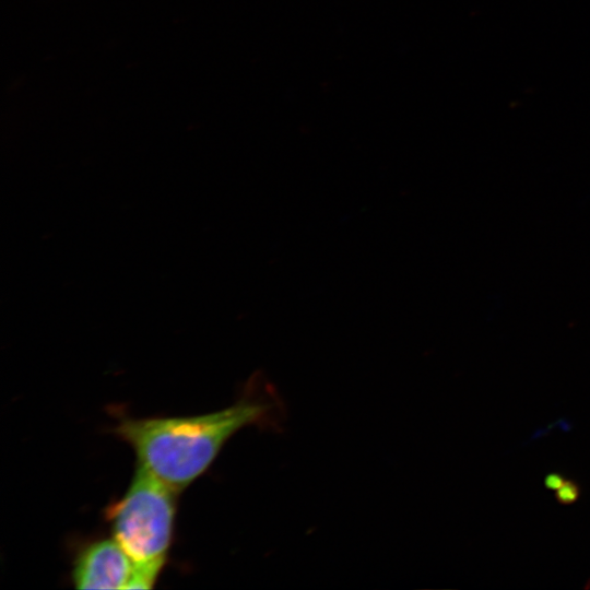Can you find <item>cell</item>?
Listing matches in <instances>:
<instances>
[{
  "label": "cell",
  "mask_w": 590,
  "mask_h": 590,
  "mask_svg": "<svg viewBox=\"0 0 590 590\" xmlns=\"http://www.w3.org/2000/svg\"><path fill=\"white\" fill-rule=\"evenodd\" d=\"M284 415L279 396L263 384L208 414L122 418L115 434L130 445L140 465L181 492L210 468L237 432L248 426L279 430Z\"/></svg>",
  "instance_id": "obj_1"
},
{
  "label": "cell",
  "mask_w": 590,
  "mask_h": 590,
  "mask_svg": "<svg viewBox=\"0 0 590 590\" xmlns=\"http://www.w3.org/2000/svg\"><path fill=\"white\" fill-rule=\"evenodd\" d=\"M178 493L139 464L125 495L107 509L114 539L133 562L166 559Z\"/></svg>",
  "instance_id": "obj_2"
},
{
  "label": "cell",
  "mask_w": 590,
  "mask_h": 590,
  "mask_svg": "<svg viewBox=\"0 0 590 590\" xmlns=\"http://www.w3.org/2000/svg\"><path fill=\"white\" fill-rule=\"evenodd\" d=\"M133 567V559L116 539H103L78 554L72 581L78 589H126Z\"/></svg>",
  "instance_id": "obj_3"
},
{
  "label": "cell",
  "mask_w": 590,
  "mask_h": 590,
  "mask_svg": "<svg viewBox=\"0 0 590 590\" xmlns=\"http://www.w3.org/2000/svg\"><path fill=\"white\" fill-rule=\"evenodd\" d=\"M165 558L149 562H134L132 575L126 589H150L152 588L165 565Z\"/></svg>",
  "instance_id": "obj_4"
},
{
  "label": "cell",
  "mask_w": 590,
  "mask_h": 590,
  "mask_svg": "<svg viewBox=\"0 0 590 590\" xmlns=\"http://www.w3.org/2000/svg\"><path fill=\"white\" fill-rule=\"evenodd\" d=\"M580 497V486L573 480H566L565 483L555 491V498L560 505H571Z\"/></svg>",
  "instance_id": "obj_5"
},
{
  "label": "cell",
  "mask_w": 590,
  "mask_h": 590,
  "mask_svg": "<svg viewBox=\"0 0 590 590\" xmlns=\"http://www.w3.org/2000/svg\"><path fill=\"white\" fill-rule=\"evenodd\" d=\"M566 479L556 472L548 473L544 479V486L551 491H557L564 483Z\"/></svg>",
  "instance_id": "obj_6"
}]
</instances>
